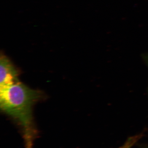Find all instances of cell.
<instances>
[{
	"mask_svg": "<svg viewBox=\"0 0 148 148\" xmlns=\"http://www.w3.org/2000/svg\"><path fill=\"white\" fill-rule=\"evenodd\" d=\"M135 142V140H133L132 139L130 140L128 142L125 143V145L120 148H130Z\"/></svg>",
	"mask_w": 148,
	"mask_h": 148,
	"instance_id": "obj_3",
	"label": "cell"
},
{
	"mask_svg": "<svg viewBox=\"0 0 148 148\" xmlns=\"http://www.w3.org/2000/svg\"><path fill=\"white\" fill-rule=\"evenodd\" d=\"M41 96L39 90L30 88L19 82L0 88L1 108L20 125L27 147L32 145L36 135L33 105Z\"/></svg>",
	"mask_w": 148,
	"mask_h": 148,
	"instance_id": "obj_1",
	"label": "cell"
},
{
	"mask_svg": "<svg viewBox=\"0 0 148 148\" xmlns=\"http://www.w3.org/2000/svg\"><path fill=\"white\" fill-rule=\"evenodd\" d=\"M18 72L7 56L1 53L0 58V88L18 82Z\"/></svg>",
	"mask_w": 148,
	"mask_h": 148,
	"instance_id": "obj_2",
	"label": "cell"
}]
</instances>
